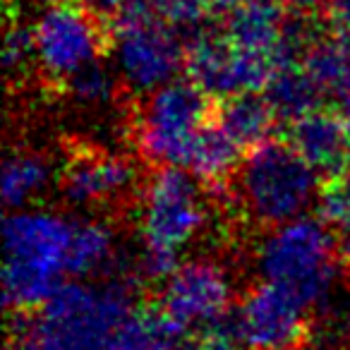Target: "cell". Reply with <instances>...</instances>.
I'll list each match as a JSON object with an SVG mask.
<instances>
[{
    "instance_id": "cell-1",
    "label": "cell",
    "mask_w": 350,
    "mask_h": 350,
    "mask_svg": "<svg viewBox=\"0 0 350 350\" xmlns=\"http://www.w3.org/2000/svg\"><path fill=\"white\" fill-rule=\"evenodd\" d=\"M72 228L75 216L41 206L8 214L3 295L10 310H41L72 278Z\"/></svg>"
},
{
    "instance_id": "cell-2",
    "label": "cell",
    "mask_w": 350,
    "mask_h": 350,
    "mask_svg": "<svg viewBox=\"0 0 350 350\" xmlns=\"http://www.w3.org/2000/svg\"><path fill=\"white\" fill-rule=\"evenodd\" d=\"M206 204L202 180L180 165H161L139 195V254L137 271L163 283L178 269L180 257L206 228Z\"/></svg>"
},
{
    "instance_id": "cell-3",
    "label": "cell",
    "mask_w": 350,
    "mask_h": 350,
    "mask_svg": "<svg viewBox=\"0 0 350 350\" xmlns=\"http://www.w3.org/2000/svg\"><path fill=\"white\" fill-rule=\"evenodd\" d=\"M321 175L288 142L267 139L252 146L235 170V197L254 224L278 226L300 219L319 200Z\"/></svg>"
},
{
    "instance_id": "cell-4",
    "label": "cell",
    "mask_w": 350,
    "mask_h": 350,
    "mask_svg": "<svg viewBox=\"0 0 350 350\" xmlns=\"http://www.w3.org/2000/svg\"><path fill=\"white\" fill-rule=\"evenodd\" d=\"M254 267L262 281L286 288L314 307L336 291L340 245L321 219L300 216L264 233L254 247Z\"/></svg>"
},
{
    "instance_id": "cell-5",
    "label": "cell",
    "mask_w": 350,
    "mask_h": 350,
    "mask_svg": "<svg viewBox=\"0 0 350 350\" xmlns=\"http://www.w3.org/2000/svg\"><path fill=\"white\" fill-rule=\"evenodd\" d=\"M108 49L120 82L144 96L173 82L187 60L180 31L161 20L146 0H127L113 12Z\"/></svg>"
},
{
    "instance_id": "cell-6",
    "label": "cell",
    "mask_w": 350,
    "mask_h": 350,
    "mask_svg": "<svg viewBox=\"0 0 350 350\" xmlns=\"http://www.w3.org/2000/svg\"><path fill=\"white\" fill-rule=\"evenodd\" d=\"M135 297L122 281L65 283L31 324L58 350H101L135 312Z\"/></svg>"
},
{
    "instance_id": "cell-7",
    "label": "cell",
    "mask_w": 350,
    "mask_h": 350,
    "mask_svg": "<svg viewBox=\"0 0 350 350\" xmlns=\"http://www.w3.org/2000/svg\"><path fill=\"white\" fill-rule=\"evenodd\" d=\"M209 120V94L192 79H173L142 101L135 116L137 151L149 163L185 168Z\"/></svg>"
},
{
    "instance_id": "cell-8",
    "label": "cell",
    "mask_w": 350,
    "mask_h": 350,
    "mask_svg": "<svg viewBox=\"0 0 350 350\" xmlns=\"http://www.w3.org/2000/svg\"><path fill=\"white\" fill-rule=\"evenodd\" d=\"M36 68L49 82L68 84L84 68L98 63L108 46L92 10L75 3H53L31 25Z\"/></svg>"
},
{
    "instance_id": "cell-9",
    "label": "cell",
    "mask_w": 350,
    "mask_h": 350,
    "mask_svg": "<svg viewBox=\"0 0 350 350\" xmlns=\"http://www.w3.org/2000/svg\"><path fill=\"white\" fill-rule=\"evenodd\" d=\"M233 302V278L228 269L211 257L180 262L163 281L159 312L180 331H209L221 326Z\"/></svg>"
},
{
    "instance_id": "cell-10",
    "label": "cell",
    "mask_w": 350,
    "mask_h": 350,
    "mask_svg": "<svg viewBox=\"0 0 350 350\" xmlns=\"http://www.w3.org/2000/svg\"><path fill=\"white\" fill-rule=\"evenodd\" d=\"M228 334L245 350H288L310 338V305L291 291L259 281L230 312Z\"/></svg>"
},
{
    "instance_id": "cell-11",
    "label": "cell",
    "mask_w": 350,
    "mask_h": 350,
    "mask_svg": "<svg viewBox=\"0 0 350 350\" xmlns=\"http://www.w3.org/2000/svg\"><path fill=\"white\" fill-rule=\"evenodd\" d=\"M139 170L125 154L101 149L75 151L60 170L58 187L75 209L116 206L135 197Z\"/></svg>"
},
{
    "instance_id": "cell-12",
    "label": "cell",
    "mask_w": 350,
    "mask_h": 350,
    "mask_svg": "<svg viewBox=\"0 0 350 350\" xmlns=\"http://www.w3.org/2000/svg\"><path fill=\"white\" fill-rule=\"evenodd\" d=\"M291 144L319 175H338L350 163V127L338 111L314 108L291 122Z\"/></svg>"
},
{
    "instance_id": "cell-13",
    "label": "cell",
    "mask_w": 350,
    "mask_h": 350,
    "mask_svg": "<svg viewBox=\"0 0 350 350\" xmlns=\"http://www.w3.org/2000/svg\"><path fill=\"white\" fill-rule=\"evenodd\" d=\"M185 70L190 72L192 82L209 96L228 98L245 92L240 53L226 34L197 31L187 46Z\"/></svg>"
},
{
    "instance_id": "cell-14",
    "label": "cell",
    "mask_w": 350,
    "mask_h": 350,
    "mask_svg": "<svg viewBox=\"0 0 350 350\" xmlns=\"http://www.w3.org/2000/svg\"><path fill=\"white\" fill-rule=\"evenodd\" d=\"M276 120L278 118L271 103L257 92H243L224 98L219 113H216V122L243 149H252V146L271 139V130Z\"/></svg>"
},
{
    "instance_id": "cell-15",
    "label": "cell",
    "mask_w": 350,
    "mask_h": 350,
    "mask_svg": "<svg viewBox=\"0 0 350 350\" xmlns=\"http://www.w3.org/2000/svg\"><path fill=\"white\" fill-rule=\"evenodd\" d=\"M53 183V165L39 151H15L0 170V192L10 209L31 206Z\"/></svg>"
},
{
    "instance_id": "cell-16",
    "label": "cell",
    "mask_w": 350,
    "mask_h": 350,
    "mask_svg": "<svg viewBox=\"0 0 350 350\" xmlns=\"http://www.w3.org/2000/svg\"><path fill=\"white\" fill-rule=\"evenodd\" d=\"M240 154H243V146L219 122L209 120V125L202 130L185 168H190V173L200 178L204 185H224L238 170L240 161H243Z\"/></svg>"
},
{
    "instance_id": "cell-17",
    "label": "cell",
    "mask_w": 350,
    "mask_h": 350,
    "mask_svg": "<svg viewBox=\"0 0 350 350\" xmlns=\"http://www.w3.org/2000/svg\"><path fill=\"white\" fill-rule=\"evenodd\" d=\"M264 96L271 103L278 120H297L307 116L314 108H319V101L324 96L317 79L310 75L305 65L291 63L281 68L271 77V82L264 89Z\"/></svg>"
},
{
    "instance_id": "cell-18",
    "label": "cell",
    "mask_w": 350,
    "mask_h": 350,
    "mask_svg": "<svg viewBox=\"0 0 350 350\" xmlns=\"http://www.w3.org/2000/svg\"><path fill=\"white\" fill-rule=\"evenodd\" d=\"M116 259V233L96 216H75L72 278H89L106 271Z\"/></svg>"
},
{
    "instance_id": "cell-19",
    "label": "cell",
    "mask_w": 350,
    "mask_h": 350,
    "mask_svg": "<svg viewBox=\"0 0 350 350\" xmlns=\"http://www.w3.org/2000/svg\"><path fill=\"white\" fill-rule=\"evenodd\" d=\"M183 334L159 310H135L101 350H178Z\"/></svg>"
},
{
    "instance_id": "cell-20",
    "label": "cell",
    "mask_w": 350,
    "mask_h": 350,
    "mask_svg": "<svg viewBox=\"0 0 350 350\" xmlns=\"http://www.w3.org/2000/svg\"><path fill=\"white\" fill-rule=\"evenodd\" d=\"M307 340L324 350H350V293L336 288L317 302Z\"/></svg>"
},
{
    "instance_id": "cell-21",
    "label": "cell",
    "mask_w": 350,
    "mask_h": 350,
    "mask_svg": "<svg viewBox=\"0 0 350 350\" xmlns=\"http://www.w3.org/2000/svg\"><path fill=\"white\" fill-rule=\"evenodd\" d=\"M118 72L108 65H103L101 60L89 68H84L82 72H77L70 79L65 87H68L70 96L79 103V106L87 108H101L116 98V89H118Z\"/></svg>"
},
{
    "instance_id": "cell-22",
    "label": "cell",
    "mask_w": 350,
    "mask_h": 350,
    "mask_svg": "<svg viewBox=\"0 0 350 350\" xmlns=\"http://www.w3.org/2000/svg\"><path fill=\"white\" fill-rule=\"evenodd\" d=\"M319 219L334 230L340 250L350 252V178L348 180H331L317 200Z\"/></svg>"
},
{
    "instance_id": "cell-23",
    "label": "cell",
    "mask_w": 350,
    "mask_h": 350,
    "mask_svg": "<svg viewBox=\"0 0 350 350\" xmlns=\"http://www.w3.org/2000/svg\"><path fill=\"white\" fill-rule=\"evenodd\" d=\"M151 10L178 31H200L209 12L211 0H146Z\"/></svg>"
},
{
    "instance_id": "cell-24",
    "label": "cell",
    "mask_w": 350,
    "mask_h": 350,
    "mask_svg": "<svg viewBox=\"0 0 350 350\" xmlns=\"http://www.w3.org/2000/svg\"><path fill=\"white\" fill-rule=\"evenodd\" d=\"M36 65L34 55V34L31 27L10 25L5 34V68L10 75H22Z\"/></svg>"
},
{
    "instance_id": "cell-25",
    "label": "cell",
    "mask_w": 350,
    "mask_h": 350,
    "mask_svg": "<svg viewBox=\"0 0 350 350\" xmlns=\"http://www.w3.org/2000/svg\"><path fill=\"white\" fill-rule=\"evenodd\" d=\"M178 350H245V348L228 334V329L216 326V329L202 331V336L192 338L190 343H180Z\"/></svg>"
},
{
    "instance_id": "cell-26",
    "label": "cell",
    "mask_w": 350,
    "mask_h": 350,
    "mask_svg": "<svg viewBox=\"0 0 350 350\" xmlns=\"http://www.w3.org/2000/svg\"><path fill=\"white\" fill-rule=\"evenodd\" d=\"M329 15H331V22H334L336 29L350 27V0H331Z\"/></svg>"
},
{
    "instance_id": "cell-27",
    "label": "cell",
    "mask_w": 350,
    "mask_h": 350,
    "mask_svg": "<svg viewBox=\"0 0 350 350\" xmlns=\"http://www.w3.org/2000/svg\"><path fill=\"white\" fill-rule=\"evenodd\" d=\"M283 3H286L293 12H297V15H310V12L319 10L321 5H326L331 0H283Z\"/></svg>"
},
{
    "instance_id": "cell-28",
    "label": "cell",
    "mask_w": 350,
    "mask_h": 350,
    "mask_svg": "<svg viewBox=\"0 0 350 350\" xmlns=\"http://www.w3.org/2000/svg\"><path fill=\"white\" fill-rule=\"evenodd\" d=\"M334 103H336V111H338V116L343 118V120L348 122V127H350V87H345L340 94H336Z\"/></svg>"
},
{
    "instance_id": "cell-29",
    "label": "cell",
    "mask_w": 350,
    "mask_h": 350,
    "mask_svg": "<svg viewBox=\"0 0 350 350\" xmlns=\"http://www.w3.org/2000/svg\"><path fill=\"white\" fill-rule=\"evenodd\" d=\"M127 0H84V5H89L92 10H101V12H116L118 8L125 5Z\"/></svg>"
},
{
    "instance_id": "cell-30",
    "label": "cell",
    "mask_w": 350,
    "mask_h": 350,
    "mask_svg": "<svg viewBox=\"0 0 350 350\" xmlns=\"http://www.w3.org/2000/svg\"><path fill=\"white\" fill-rule=\"evenodd\" d=\"M245 3H250V0H211L214 10H224V12H233L235 8L245 5Z\"/></svg>"
},
{
    "instance_id": "cell-31",
    "label": "cell",
    "mask_w": 350,
    "mask_h": 350,
    "mask_svg": "<svg viewBox=\"0 0 350 350\" xmlns=\"http://www.w3.org/2000/svg\"><path fill=\"white\" fill-rule=\"evenodd\" d=\"M288 350H324V348H319V345H314V343H300V345H295V348H288Z\"/></svg>"
},
{
    "instance_id": "cell-32",
    "label": "cell",
    "mask_w": 350,
    "mask_h": 350,
    "mask_svg": "<svg viewBox=\"0 0 350 350\" xmlns=\"http://www.w3.org/2000/svg\"><path fill=\"white\" fill-rule=\"evenodd\" d=\"M34 3H44V5H53V3H63V0H34Z\"/></svg>"
},
{
    "instance_id": "cell-33",
    "label": "cell",
    "mask_w": 350,
    "mask_h": 350,
    "mask_svg": "<svg viewBox=\"0 0 350 350\" xmlns=\"http://www.w3.org/2000/svg\"><path fill=\"white\" fill-rule=\"evenodd\" d=\"M348 170H350V163H348Z\"/></svg>"
}]
</instances>
